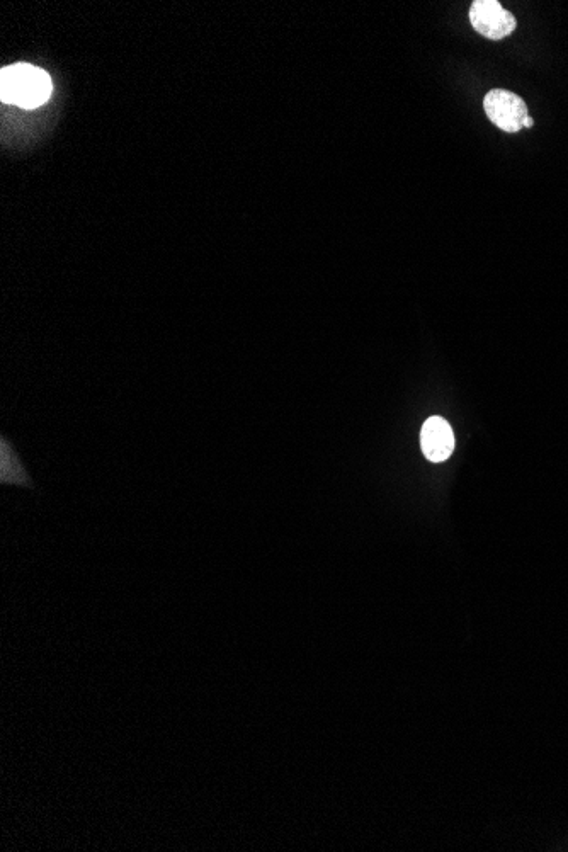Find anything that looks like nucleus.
Instances as JSON below:
<instances>
[{"mask_svg": "<svg viewBox=\"0 0 568 852\" xmlns=\"http://www.w3.org/2000/svg\"><path fill=\"white\" fill-rule=\"evenodd\" d=\"M533 125V118H531V116H526V118H524L523 120V128H533Z\"/></svg>", "mask_w": 568, "mask_h": 852, "instance_id": "nucleus-6", "label": "nucleus"}, {"mask_svg": "<svg viewBox=\"0 0 568 852\" xmlns=\"http://www.w3.org/2000/svg\"><path fill=\"white\" fill-rule=\"evenodd\" d=\"M53 84L45 70L16 63L0 72V99L19 108L35 109L52 96Z\"/></svg>", "mask_w": 568, "mask_h": 852, "instance_id": "nucleus-1", "label": "nucleus"}, {"mask_svg": "<svg viewBox=\"0 0 568 852\" xmlns=\"http://www.w3.org/2000/svg\"><path fill=\"white\" fill-rule=\"evenodd\" d=\"M2 453H6V455L9 456V460H11V465L2 463V482L31 485V483H29L31 480H29L28 475L24 472L23 466L19 465V463H14V461H18L16 453H14V449H11V453H7V446L4 441H2Z\"/></svg>", "mask_w": 568, "mask_h": 852, "instance_id": "nucleus-5", "label": "nucleus"}, {"mask_svg": "<svg viewBox=\"0 0 568 852\" xmlns=\"http://www.w3.org/2000/svg\"><path fill=\"white\" fill-rule=\"evenodd\" d=\"M483 108L489 120L507 133L521 130L524 118L529 116L528 106L523 99L506 89L490 91L483 99Z\"/></svg>", "mask_w": 568, "mask_h": 852, "instance_id": "nucleus-3", "label": "nucleus"}, {"mask_svg": "<svg viewBox=\"0 0 568 852\" xmlns=\"http://www.w3.org/2000/svg\"><path fill=\"white\" fill-rule=\"evenodd\" d=\"M421 446L427 460L434 463L448 460L455 449V436L443 417H431L422 427Z\"/></svg>", "mask_w": 568, "mask_h": 852, "instance_id": "nucleus-4", "label": "nucleus"}, {"mask_svg": "<svg viewBox=\"0 0 568 852\" xmlns=\"http://www.w3.org/2000/svg\"><path fill=\"white\" fill-rule=\"evenodd\" d=\"M473 29L487 40L499 41L514 33L517 21L497 0H475L470 7Z\"/></svg>", "mask_w": 568, "mask_h": 852, "instance_id": "nucleus-2", "label": "nucleus"}]
</instances>
